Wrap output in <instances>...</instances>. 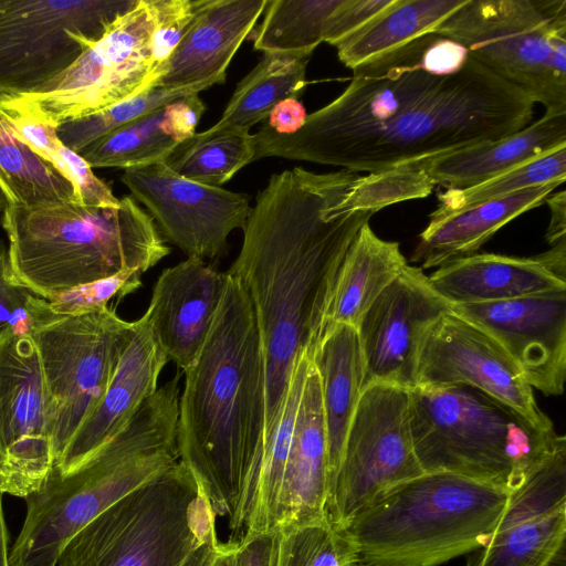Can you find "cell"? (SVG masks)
I'll return each instance as SVG.
<instances>
[{
  "mask_svg": "<svg viewBox=\"0 0 566 566\" xmlns=\"http://www.w3.org/2000/svg\"><path fill=\"white\" fill-rule=\"evenodd\" d=\"M426 39L353 70L345 91L297 132L281 135L263 124L253 134L254 160L281 157L370 174L497 140L532 123L530 96L471 56L454 74L427 71Z\"/></svg>",
  "mask_w": 566,
  "mask_h": 566,
  "instance_id": "1",
  "label": "cell"
},
{
  "mask_svg": "<svg viewBox=\"0 0 566 566\" xmlns=\"http://www.w3.org/2000/svg\"><path fill=\"white\" fill-rule=\"evenodd\" d=\"M358 174L295 167L274 174L258 193L228 273L253 307L265 374L263 449L272 437L293 370L323 329L338 268L373 212L335 208Z\"/></svg>",
  "mask_w": 566,
  "mask_h": 566,
  "instance_id": "2",
  "label": "cell"
},
{
  "mask_svg": "<svg viewBox=\"0 0 566 566\" xmlns=\"http://www.w3.org/2000/svg\"><path fill=\"white\" fill-rule=\"evenodd\" d=\"M227 274L210 333L184 371L177 448L216 516L228 518L229 542L238 543L263 452L265 374L252 304Z\"/></svg>",
  "mask_w": 566,
  "mask_h": 566,
  "instance_id": "3",
  "label": "cell"
},
{
  "mask_svg": "<svg viewBox=\"0 0 566 566\" xmlns=\"http://www.w3.org/2000/svg\"><path fill=\"white\" fill-rule=\"evenodd\" d=\"M179 374L144 401L135 416L83 464L52 470L28 497L10 566H55L65 544L103 511L179 461Z\"/></svg>",
  "mask_w": 566,
  "mask_h": 566,
  "instance_id": "4",
  "label": "cell"
},
{
  "mask_svg": "<svg viewBox=\"0 0 566 566\" xmlns=\"http://www.w3.org/2000/svg\"><path fill=\"white\" fill-rule=\"evenodd\" d=\"M2 212L13 274L45 300L122 272L143 274L170 251L130 196L118 207L6 205Z\"/></svg>",
  "mask_w": 566,
  "mask_h": 566,
  "instance_id": "5",
  "label": "cell"
},
{
  "mask_svg": "<svg viewBox=\"0 0 566 566\" xmlns=\"http://www.w3.org/2000/svg\"><path fill=\"white\" fill-rule=\"evenodd\" d=\"M409 416L424 473H453L509 493L542 465L562 436L465 385L410 389Z\"/></svg>",
  "mask_w": 566,
  "mask_h": 566,
  "instance_id": "6",
  "label": "cell"
},
{
  "mask_svg": "<svg viewBox=\"0 0 566 566\" xmlns=\"http://www.w3.org/2000/svg\"><path fill=\"white\" fill-rule=\"evenodd\" d=\"M510 494L453 473H424L361 511L346 530L365 563L438 566L483 547Z\"/></svg>",
  "mask_w": 566,
  "mask_h": 566,
  "instance_id": "7",
  "label": "cell"
},
{
  "mask_svg": "<svg viewBox=\"0 0 566 566\" xmlns=\"http://www.w3.org/2000/svg\"><path fill=\"white\" fill-rule=\"evenodd\" d=\"M216 514L178 461L130 491L75 534L55 566H211Z\"/></svg>",
  "mask_w": 566,
  "mask_h": 566,
  "instance_id": "8",
  "label": "cell"
},
{
  "mask_svg": "<svg viewBox=\"0 0 566 566\" xmlns=\"http://www.w3.org/2000/svg\"><path fill=\"white\" fill-rule=\"evenodd\" d=\"M433 33L545 112H566V0H467Z\"/></svg>",
  "mask_w": 566,
  "mask_h": 566,
  "instance_id": "9",
  "label": "cell"
},
{
  "mask_svg": "<svg viewBox=\"0 0 566 566\" xmlns=\"http://www.w3.org/2000/svg\"><path fill=\"white\" fill-rule=\"evenodd\" d=\"M130 331L132 322L108 306L80 316L54 315L32 329L48 391L55 462L101 401Z\"/></svg>",
  "mask_w": 566,
  "mask_h": 566,
  "instance_id": "10",
  "label": "cell"
},
{
  "mask_svg": "<svg viewBox=\"0 0 566 566\" xmlns=\"http://www.w3.org/2000/svg\"><path fill=\"white\" fill-rule=\"evenodd\" d=\"M138 0H0V94L36 93Z\"/></svg>",
  "mask_w": 566,
  "mask_h": 566,
  "instance_id": "11",
  "label": "cell"
},
{
  "mask_svg": "<svg viewBox=\"0 0 566 566\" xmlns=\"http://www.w3.org/2000/svg\"><path fill=\"white\" fill-rule=\"evenodd\" d=\"M422 474L410 429L409 390L370 384L363 389L346 436L326 518L346 530L361 511Z\"/></svg>",
  "mask_w": 566,
  "mask_h": 566,
  "instance_id": "12",
  "label": "cell"
},
{
  "mask_svg": "<svg viewBox=\"0 0 566 566\" xmlns=\"http://www.w3.org/2000/svg\"><path fill=\"white\" fill-rule=\"evenodd\" d=\"M151 0H138L55 80L36 93L4 95L56 128L151 88Z\"/></svg>",
  "mask_w": 566,
  "mask_h": 566,
  "instance_id": "13",
  "label": "cell"
},
{
  "mask_svg": "<svg viewBox=\"0 0 566 566\" xmlns=\"http://www.w3.org/2000/svg\"><path fill=\"white\" fill-rule=\"evenodd\" d=\"M55 463L48 391L30 335L0 332V491L25 499Z\"/></svg>",
  "mask_w": 566,
  "mask_h": 566,
  "instance_id": "14",
  "label": "cell"
},
{
  "mask_svg": "<svg viewBox=\"0 0 566 566\" xmlns=\"http://www.w3.org/2000/svg\"><path fill=\"white\" fill-rule=\"evenodd\" d=\"M454 385L474 387L510 406L534 426L554 429L509 354L483 329L450 310L422 337L416 387Z\"/></svg>",
  "mask_w": 566,
  "mask_h": 566,
  "instance_id": "15",
  "label": "cell"
},
{
  "mask_svg": "<svg viewBox=\"0 0 566 566\" xmlns=\"http://www.w3.org/2000/svg\"><path fill=\"white\" fill-rule=\"evenodd\" d=\"M120 180L188 258L219 255L251 211L245 195L186 179L164 161L125 169Z\"/></svg>",
  "mask_w": 566,
  "mask_h": 566,
  "instance_id": "16",
  "label": "cell"
},
{
  "mask_svg": "<svg viewBox=\"0 0 566 566\" xmlns=\"http://www.w3.org/2000/svg\"><path fill=\"white\" fill-rule=\"evenodd\" d=\"M450 305L419 266L408 264L374 301L357 328L365 365L364 387H416L422 337Z\"/></svg>",
  "mask_w": 566,
  "mask_h": 566,
  "instance_id": "17",
  "label": "cell"
},
{
  "mask_svg": "<svg viewBox=\"0 0 566 566\" xmlns=\"http://www.w3.org/2000/svg\"><path fill=\"white\" fill-rule=\"evenodd\" d=\"M489 334L516 364L527 384L559 396L566 380V290L517 298L449 304Z\"/></svg>",
  "mask_w": 566,
  "mask_h": 566,
  "instance_id": "18",
  "label": "cell"
},
{
  "mask_svg": "<svg viewBox=\"0 0 566 566\" xmlns=\"http://www.w3.org/2000/svg\"><path fill=\"white\" fill-rule=\"evenodd\" d=\"M566 541V438L517 490L464 566H545Z\"/></svg>",
  "mask_w": 566,
  "mask_h": 566,
  "instance_id": "19",
  "label": "cell"
},
{
  "mask_svg": "<svg viewBox=\"0 0 566 566\" xmlns=\"http://www.w3.org/2000/svg\"><path fill=\"white\" fill-rule=\"evenodd\" d=\"M227 282V272L191 256L164 270L154 285L144 316L168 360L182 371L210 333Z\"/></svg>",
  "mask_w": 566,
  "mask_h": 566,
  "instance_id": "20",
  "label": "cell"
},
{
  "mask_svg": "<svg viewBox=\"0 0 566 566\" xmlns=\"http://www.w3.org/2000/svg\"><path fill=\"white\" fill-rule=\"evenodd\" d=\"M167 361L146 317L132 322L128 340L101 401L77 429L53 471L72 472L123 430L157 390Z\"/></svg>",
  "mask_w": 566,
  "mask_h": 566,
  "instance_id": "21",
  "label": "cell"
},
{
  "mask_svg": "<svg viewBox=\"0 0 566 566\" xmlns=\"http://www.w3.org/2000/svg\"><path fill=\"white\" fill-rule=\"evenodd\" d=\"M449 304L504 301L566 290V238L538 255L475 253L447 263L428 275Z\"/></svg>",
  "mask_w": 566,
  "mask_h": 566,
  "instance_id": "22",
  "label": "cell"
},
{
  "mask_svg": "<svg viewBox=\"0 0 566 566\" xmlns=\"http://www.w3.org/2000/svg\"><path fill=\"white\" fill-rule=\"evenodd\" d=\"M268 0H207L153 87L178 90L226 82L228 66Z\"/></svg>",
  "mask_w": 566,
  "mask_h": 566,
  "instance_id": "23",
  "label": "cell"
},
{
  "mask_svg": "<svg viewBox=\"0 0 566 566\" xmlns=\"http://www.w3.org/2000/svg\"><path fill=\"white\" fill-rule=\"evenodd\" d=\"M327 493V436L319 377L312 361L284 468L275 531L326 518Z\"/></svg>",
  "mask_w": 566,
  "mask_h": 566,
  "instance_id": "24",
  "label": "cell"
},
{
  "mask_svg": "<svg viewBox=\"0 0 566 566\" xmlns=\"http://www.w3.org/2000/svg\"><path fill=\"white\" fill-rule=\"evenodd\" d=\"M566 145V112L545 114L517 133L421 163L433 182L447 190L480 185L542 154Z\"/></svg>",
  "mask_w": 566,
  "mask_h": 566,
  "instance_id": "25",
  "label": "cell"
},
{
  "mask_svg": "<svg viewBox=\"0 0 566 566\" xmlns=\"http://www.w3.org/2000/svg\"><path fill=\"white\" fill-rule=\"evenodd\" d=\"M312 361L321 384L327 436L329 492L364 389L365 365L357 328L346 324L324 327L312 349Z\"/></svg>",
  "mask_w": 566,
  "mask_h": 566,
  "instance_id": "26",
  "label": "cell"
},
{
  "mask_svg": "<svg viewBox=\"0 0 566 566\" xmlns=\"http://www.w3.org/2000/svg\"><path fill=\"white\" fill-rule=\"evenodd\" d=\"M562 182L527 188L429 221L410 261L422 270L475 254L506 223L541 206Z\"/></svg>",
  "mask_w": 566,
  "mask_h": 566,
  "instance_id": "27",
  "label": "cell"
},
{
  "mask_svg": "<svg viewBox=\"0 0 566 566\" xmlns=\"http://www.w3.org/2000/svg\"><path fill=\"white\" fill-rule=\"evenodd\" d=\"M408 264L400 244L380 239L366 222L338 268L323 328L337 324L357 327L374 301Z\"/></svg>",
  "mask_w": 566,
  "mask_h": 566,
  "instance_id": "28",
  "label": "cell"
},
{
  "mask_svg": "<svg viewBox=\"0 0 566 566\" xmlns=\"http://www.w3.org/2000/svg\"><path fill=\"white\" fill-rule=\"evenodd\" d=\"M467 0H392L369 22L335 48L339 61L355 70L400 46L433 33Z\"/></svg>",
  "mask_w": 566,
  "mask_h": 566,
  "instance_id": "29",
  "label": "cell"
},
{
  "mask_svg": "<svg viewBox=\"0 0 566 566\" xmlns=\"http://www.w3.org/2000/svg\"><path fill=\"white\" fill-rule=\"evenodd\" d=\"M311 55L263 53L260 62L238 83L213 129L250 128L269 117L285 98H297L306 86Z\"/></svg>",
  "mask_w": 566,
  "mask_h": 566,
  "instance_id": "30",
  "label": "cell"
},
{
  "mask_svg": "<svg viewBox=\"0 0 566 566\" xmlns=\"http://www.w3.org/2000/svg\"><path fill=\"white\" fill-rule=\"evenodd\" d=\"M0 189L9 206L78 203L73 182L22 143L1 117Z\"/></svg>",
  "mask_w": 566,
  "mask_h": 566,
  "instance_id": "31",
  "label": "cell"
},
{
  "mask_svg": "<svg viewBox=\"0 0 566 566\" xmlns=\"http://www.w3.org/2000/svg\"><path fill=\"white\" fill-rule=\"evenodd\" d=\"M254 155V137L249 132L210 127L179 143L164 164L186 179L220 187L252 163Z\"/></svg>",
  "mask_w": 566,
  "mask_h": 566,
  "instance_id": "32",
  "label": "cell"
},
{
  "mask_svg": "<svg viewBox=\"0 0 566 566\" xmlns=\"http://www.w3.org/2000/svg\"><path fill=\"white\" fill-rule=\"evenodd\" d=\"M342 0H268L253 32V48L263 53L312 55L324 42L327 24Z\"/></svg>",
  "mask_w": 566,
  "mask_h": 566,
  "instance_id": "33",
  "label": "cell"
},
{
  "mask_svg": "<svg viewBox=\"0 0 566 566\" xmlns=\"http://www.w3.org/2000/svg\"><path fill=\"white\" fill-rule=\"evenodd\" d=\"M165 106L103 136L78 155L92 168L125 170L164 161L179 144L160 127Z\"/></svg>",
  "mask_w": 566,
  "mask_h": 566,
  "instance_id": "34",
  "label": "cell"
},
{
  "mask_svg": "<svg viewBox=\"0 0 566 566\" xmlns=\"http://www.w3.org/2000/svg\"><path fill=\"white\" fill-rule=\"evenodd\" d=\"M566 179V145L507 170L480 185L462 190H446L429 221L438 220L471 206L510 196L521 190Z\"/></svg>",
  "mask_w": 566,
  "mask_h": 566,
  "instance_id": "35",
  "label": "cell"
},
{
  "mask_svg": "<svg viewBox=\"0 0 566 566\" xmlns=\"http://www.w3.org/2000/svg\"><path fill=\"white\" fill-rule=\"evenodd\" d=\"M274 533L271 566H348L359 560L348 531L327 518Z\"/></svg>",
  "mask_w": 566,
  "mask_h": 566,
  "instance_id": "36",
  "label": "cell"
},
{
  "mask_svg": "<svg viewBox=\"0 0 566 566\" xmlns=\"http://www.w3.org/2000/svg\"><path fill=\"white\" fill-rule=\"evenodd\" d=\"M206 86L178 90L149 88L93 114L69 120L56 127L59 140L80 154L103 136L129 124L168 103L190 94H199Z\"/></svg>",
  "mask_w": 566,
  "mask_h": 566,
  "instance_id": "37",
  "label": "cell"
},
{
  "mask_svg": "<svg viewBox=\"0 0 566 566\" xmlns=\"http://www.w3.org/2000/svg\"><path fill=\"white\" fill-rule=\"evenodd\" d=\"M436 184L419 164L370 172L358 177L346 196L335 206L338 212L380 209L406 200L428 197Z\"/></svg>",
  "mask_w": 566,
  "mask_h": 566,
  "instance_id": "38",
  "label": "cell"
},
{
  "mask_svg": "<svg viewBox=\"0 0 566 566\" xmlns=\"http://www.w3.org/2000/svg\"><path fill=\"white\" fill-rule=\"evenodd\" d=\"M54 315L48 300L35 295L17 280L8 248L0 241V332L12 328L31 335L34 327Z\"/></svg>",
  "mask_w": 566,
  "mask_h": 566,
  "instance_id": "39",
  "label": "cell"
},
{
  "mask_svg": "<svg viewBox=\"0 0 566 566\" xmlns=\"http://www.w3.org/2000/svg\"><path fill=\"white\" fill-rule=\"evenodd\" d=\"M155 27L150 39L153 84L175 49L191 28L207 0H151ZM153 86V85H151Z\"/></svg>",
  "mask_w": 566,
  "mask_h": 566,
  "instance_id": "40",
  "label": "cell"
},
{
  "mask_svg": "<svg viewBox=\"0 0 566 566\" xmlns=\"http://www.w3.org/2000/svg\"><path fill=\"white\" fill-rule=\"evenodd\" d=\"M142 274L122 272L114 276L82 284L48 300L51 311L61 316H80L101 311L111 300L138 290Z\"/></svg>",
  "mask_w": 566,
  "mask_h": 566,
  "instance_id": "41",
  "label": "cell"
},
{
  "mask_svg": "<svg viewBox=\"0 0 566 566\" xmlns=\"http://www.w3.org/2000/svg\"><path fill=\"white\" fill-rule=\"evenodd\" d=\"M59 155L62 157L69 179L76 188L77 201L91 207H118L120 199L101 180L92 167L77 153L60 143Z\"/></svg>",
  "mask_w": 566,
  "mask_h": 566,
  "instance_id": "42",
  "label": "cell"
},
{
  "mask_svg": "<svg viewBox=\"0 0 566 566\" xmlns=\"http://www.w3.org/2000/svg\"><path fill=\"white\" fill-rule=\"evenodd\" d=\"M392 0H342L332 13L324 42L336 46L385 10Z\"/></svg>",
  "mask_w": 566,
  "mask_h": 566,
  "instance_id": "43",
  "label": "cell"
},
{
  "mask_svg": "<svg viewBox=\"0 0 566 566\" xmlns=\"http://www.w3.org/2000/svg\"><path fill=\"white\" fill-rule=\"evenodd\" d=\"M206 111L199 94H190L168 103L160 124L164 133L178 143L196 134V128Z\"/></svg>",
  "mask_w": 566,
  "mask_h": 566,
  "instance_id": "44",
  "label": "cell"
},
{
  "mask_svg": "<svg viewBox=\"0 0 566 566\" xmlns=\"http://www.w3.org/2000/svg\"><path fill=\"white\" fill-rule=\"evenodd\" d=\"M274 532L253 534L237 546V566H271Z\"/></svg>",
  "mask_w": 566,
  "mask_h": 566,
  "instance_id": "45",
  "label": "cell"
},
{
  "mask_svg": "<svg viewBox=\"0 0 566 566\" xmlns=\"http://www.w3.org/2000/svg\"><path fill=\"white\" fill-rule=\"evenodd\" d=\"M306 117V111L297 98H285L272 108L264 124L277 134L290 135L303 126Z\"/></svg>",
  "mask_w": 566,
  "mask_h": 566,
  "instance_id": "46",
  "label": "cell"
},
{
  "mask_svg": "<svg viewBox=\"0 0 566 566\" xmlns=\"http://www.w3.org/2000/svg\"><path fill=\"white\" fill-rule=\"evenodd\" d=\"M545 202L551 211V220L546 231V240L551 245L565 239L566 234V192L560 190L557 193H551Z\"/></svg>",
  "mask_w": 566,
  "mask_h": 566,
  "instance_id": "47",
  "label": "cell"
},
{
  "mask_svg": "<svg viewBox=\"0 0 566 566\" xmlns=\"http://www.w3.org/2000/svg\"><path fill=\"white\" fill-rule=\"evenodd\" d=\"M9 554L10 553L8 549V532L3 516L2 493L0 491V566H10Z\"/></svg>",
  "mask_w": 566,
  "mask_h": 566,
  "instance_id": "48",
  "label": "cell"
},
{
  "mask_svg": "<svg viewBox=\"0 0 566 566\" xmlns=\"http://www.w3.org/2000/svg\"><path fill=\"white\" fill-rule=\"evenodd\" d=\"M238 544L224 543L211 566H237Z\"/></svg>",
  "mask_w": 566,
  "mask_h": 566,
  "instance_id": "49",
  "label": "cell"
},
{
  "mask_svg": "<svg viewBox=\"0 0 566 566\" xmlns=\"http://www.w3.org/2000/svg\"><path fill=\"white\" fill-rule=\"evenodd\" d=\"M6 203H7V199H6V196L4 193L2 192V190L0 189V211L4 209L6 207Z\"/></svg>",
  "mask_w": 566,
  "mask_h": 566,
  "instance_id": "50",
  "label": "cell"
},
{
  "mask_svg": "<svg viewBox=\"0 0 566 566\" xmlns=\"http://www.w3.org/2000/svg\"><path fill=\"white\" fill-rule=\"evenodd\" d=\"M348 566H374V565L365 563V562L359 559V560H357V562H355V563H353V564H350Z\"/></svg>",
  "mask_w": 566,
  "mask_h": 566,
  "instance_id": "51",
  "label": "cell"
}]
</instances>
